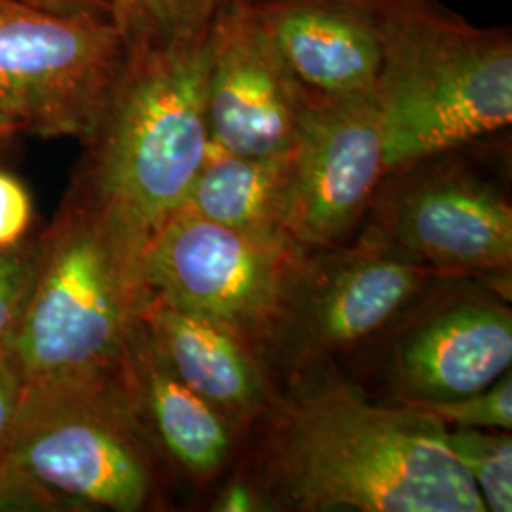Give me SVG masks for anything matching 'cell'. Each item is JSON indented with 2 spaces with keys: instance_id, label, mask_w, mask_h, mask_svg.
I'll list each match as a JSON object with an SVG mask.
<instances>
[{
  "instance_id": "1",
  "label": "cell",
  "mask_w": 512,
  "mask_h": 512,
  "mask_svg": "<svg viewBox=\"0 0 512 512\" xmlns=\"http://www.w3.org/2000/svg\"><path fill=\"white\" fill-rule=\"evenodd\" d=\"M256 427L255 478L275 511L486 512L446 425L410 404L332 380L277 395Z\"/></svg>"
},
{
  "instance_id": "2",
  "label": "cell",
  "mask_w": 512,
  "mask_h": 512,
  "mask_svg": "<svg viewBox=\"0 0 512 512\" xmlns=\"http://www.w3.org/2000/svg\"><path fill=\"white\" fill-rule=\"evenodd\" d=\"M141 260L120 220L69 184L42 230L33 293L6 351L23 397L120 376L147 296Z\"/></svg>"
},
{
  "instance_id": "3",
  "label": "cell",
  "mask_w": 512,
  "mask_h": 512,
  "mask_svg": "<svg viewBox=\"0 0 512 512\" xmlns=\"http://www.w3.org/2000/svg\"><path fill=\"white\" fill-rule=\"evenodd\" d=\"M374 97L385 173L478 143L512 122V37L440 0H380Z\"/></svg>"
},
{
  "instance_id": "4",
  "label": "cell",
  "mask_w": 512,
  "mask_h": 512,
  "mask_svg": "<svg viewBox=\"0 0 512 512\" xmlns=\"http://www.w3.org/2000/svg\"><path fill=\"white\" fill-rule=\"evenodd\" d=\"M211 35L181 48L128 52L95 126L80 141L84 152L71 186L109 209L143 253L181 211L207 156Z\"/></svg>"
},
{
  "instance_id": "5",
  "label": "cell",
  "mask_w": 512,
  "mask_h": 512,
  "mask_svg": "<svg viewBox=\"0 0 512 512\" xmlns=\"http://www.w3.org/2000/svg\"><path fill=\"white\" fill-rule=\"evenodd\" d=\"M6 463L76 505L141 512L164 495L165 463L131 408L122 372L23 397Z\"/></svg>"
},
{
  "instance_id": "6",
  "label": "cell",
  "mask_w": 512,
  "mask_h": 512,
  "mask_svg": "<svg viewBox=\"0 0 512 512\" xmlns=\"http://www.w3.org/2000/svg\"><path fill=\"white\" fill-rule=\"evenodd\" d=\"M311 251L285 232H251L179 211L150 238L145 293L274 349Z\"/></svg>"
},
{
  "instance_id": "7",
  "label": "cell",
  "mask_w": 512,
  "mask_h": 512,
  "mask_svg": "<svg viewBox=\"0 0 512 512\" xmlns=\"http://www.w3.org/2000/svg\"><path fill=\"white\" fill-rule=\"evenodd\" d=\"M126 57L110 21L61 18L0 0V114L21 135L82 141Z\"/></svg>"
},
{
  "instance_id": "8",
  "label": "cell",
  "mask_w": 512,
  "mask_h": 512,
  "mask_svg": "<svg viewBox=\"0 0 512 512\" xmlns=\"http://www.w3.org/2000/svg\"><path fill=\"white\" fill-rule=\"evenodd\" d=\"M452 279L370 224L351 245L311 251L274 349L302 368L365 346Z\"/></svg>"
},
{
  "instance_id": "9",
  "label": "cell",
  "mask_w": 512,
  "mask_h": 512,
  "mask_svg": "<svg viewBox=\"0 0 512 512\" xmlns=\"http://www.w3.org/2000/svg\"><path fill=\"white\" fill-rule=\"evenodd\" d=\"M467 147L385 173L370 203L387 238L456 279L499 274L512 262L511 202Z\"/></svg>"
},
{
  "instance_id": "10",
  "label": "cell",
  "mask_w": 512,
  "mask_h": 512,
  "mask_svg": "<svg viewBox=\"0 0 512 512\" xmlns=\"http://www.w3.org/2000/svg\"><path fill=\"white\" fill-rule=\"evenodd\" d=\"M385 177L374 92H310L291 150L281 226L308 251L340 247Z\"/></svg>"
},
{
  "instance_id": "11",
  "label": "cell",
  "mask_w": 512,
  "mask_h": 512,
  "mask_svg": "<svg viewBox=\"0 0 512 512\" xmlns=\"http://www.w3.org/2000/svg\"><path fill=\"white\" fill-rule=\"evenodd\" d=\"M310 90L251 6L238 0L211 35L207 126L213 145L239 156H279L296 143Z\"/></svg>"
},
{
  "instance_id": "12",
  "label": "cell",
  "mask_w": 512,
  "mask_h": 512,
  "mask_svg": "<svg viewBox=\"0 0 512 512\" xmlns=\"http://www.w3.org/2000/svg\"><path fill=\"white\" fill-rule=\"evenodd\" d=\"M414 315V313H412ZM512 363V310L494 294L439 296L401 330L389 374L399 403H440L478 393Z\"/></svg>"
},
{
  "instance_id": "13",
  "label": "cell",
  "mask_w": 512,
  "mask_h": 512,
  "mask_svg": "<svg viewBox=\"0 0 512 512\" xmlns=\"http://www.w3.org/2000/svg\"><path fill=\"white\" fill-rule=\"evenodd\" d=\"M122 384L167 469L194 486H207L228 469L243 435L169 368L141 319L129 332Z\"/></svg>"
},
{
  "instance_id": "14",
  "label": "cell",
  "mask_w": 512,
  "mask_h": 512,
  "mask_svg": "<svg viewBox=\"0 0 512 512\" xmlns=\"http://www.w3.org/2000/svg\"><path fill=\"white\" fill-rule=\"evenodd\" d=\"M139 319L169 368L245 437L272 408L266 355L236 330L145 296Z\"/></svg>"
},
{
  "instance_id": "15",
  "label": "cell",
  "mask_w": 512,
  "mask_h": 512,
  "mask_svg": "<svg viewBox=\"0 0 512 512\" xmlns=\"http://www.w3.org/2000/svg\"><path fill=\"white\" fill-rule=\"evenodd\" d=\"M298 76L317 93L374 92L380 0H249Z\"/></svg>"
},
{
  "instance_id": "16",
  "label": "cell",
  "mask_w": 512,
  "mask_h": 512,
  "mask_svg": "<svg viewBox=\"0 0 512 512\" xmlns=\"http://www.w3.org/2000/svg\"><path fill=\"white\" fill-rule=\"evenodd\" d=\"M289 179L291 152L239 156L209 143L181 211L239 230L285 232L281 217Z\"/></svg>"
},
{
  "instance_id": "17",
  "label": "cell",
  "mask_w": 512,
  "mask_h": 512,
  "mask_svg": "<svg viewBox=\"0 0 512 512\" xmlns=\"http://www.w3.org/2000/svg\"><path fill=\"white\" fill-rule=\"evenodd\" d=\"M238 0H110V19L128 52L171 50L209 37Z\"/></svg>"
},
{
  "instance_id": "18",
  "label": "cell",
  "mask_w": 512,
  "mask_h": 512,
  "mask_svg": "<svg viewBox=\"0 0 512 512\" xmlns=\"http://www.w3.org/2000/svg\"><path fill=\"white\" fill-rule=\"evenodd\" d=\"M446 440L473 480L486 511L511 512V431L446 427Z\"/></svg>"
},
{
  "instance_id": "19",
  "label": "cell",
  "mask_w": 512,
  "mask_h": 512,
  "mask_svg": "<svg viewBox=\"0 0 512 512\" xmlns=\"http://www.w3.org/2000/svg\"><path fill=\"white\" fill-rule=\"evenodd\" d=\"M42 230L0 249V355H6L37 279Z\"/></svg>"
},
{
  "instance_id": "20",
  "label": "cell",
  "mask_w": 512,
  "mask_h": 512,
  "mask_svg": "<svg viewBox=\"0 0 512 512\" xmlns=\"http://www.w3.org/2000/svg\"><path fill=\"white\" fill-rule=\"evenodd\" d=\"M406 404V403H404ZM418 410L429 412L446 427L465 429H512V376L505 372L497 382L461 399L440 403L410 404Z\"/></svg>"
},
{
  "instance_id": "21",
  "label": "cell",
  "mask_w": 512,
  "mask_h": 512,
  "mask_svg": "<svg viewBox=\"0 0 512 512\" xmlns=\"http://www.w3.org/2000/svg\"><path fill=\"white\" fill-rule=\"evenodd\" d=\"M74 505L8 463L0 465V512L74 511Z\"/></svg>"
},
{
  "instance_id": "22",
  "label": "cell",
  "mask_w": 512,
  "mask_h": 512,
  "mask_svg": "<svg viewBox=\"0 0 512 512\" xmlns=\"http://www.w3.org/2000/svg\"><path fill=\"white\" fill-rule=\"evenodd\" d=\"M35 205L16 173L0 167V249L16 245L33 232Z\"/></svg>"
},
{
  "instance_id": "23",
  "label": "cell",
  "mask_w": 512,
  "mask_h": 512,
  "mask_svg": "<svg viewBox=\"0 0 512 512\" xmlns=\"http://www.w3.org/2000/svg\"><path fill=\"white\" fill-rule=\"evenodd\" d=\"M21 408L23 385L8 357L0 355V465H6L18 439Z\"/></svg>"
},
{
  "instance_id": "24",
  "label": "cell",
  "mask_w": 512,
  "mask_h": 512,
  "mask_svg": "<svg viewBox=\"0 0 512 512\" xmlns=\"http://www.w3.org/2000/svg\"><path fill=\"white\" fill-rule=\"evenodd\" d=\"M213 511H275L274 501L255 476H238L230 480L213 501Z\"/></svg>"
},
{
  "instance_id": "25",
  "label": "cell",
  "mask_w": 512,
  "mask_h": 512,
  "mask_svg": "<svg viewBox=\"0 0 512 512\" xmlns=\"http://www.w3.org/2000/svg\"><path fill=\"white\" fill-rule=\"evenodd\" d=\"M42 12L61 18H84L110 21V0H16Z\"/></svg>"
},
{
  "instance_id": "26",
  "label": "cell",
  "mask_w": 512,
  "mask_h": 512,
  "mask_svg": "<svg viewBox=\"0 0 512 512\" xmlns=\"http://www.w3.org/2000/svg\"><path fill=\"white\" fill-rule=\"evenodd\" d=\"M18 137H21V131L8 118L0 114V150L14 143Z\"/></svg>"
},
{
  "instance_id": "27",
  "label": "cell",
  "mask_w": 512,
  "mask_h": 512,
  "mask_svg": "<svg viewBox=\"0 0 512 512\" xmlns=\"http://www.w3.org/2000/svg\"><path fill=\"white\" fill-rule=\"evenodd\" d=\"M243 2H249V0H243Z\"/></svg>"
}]
</instances>
